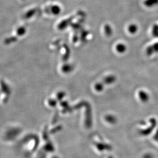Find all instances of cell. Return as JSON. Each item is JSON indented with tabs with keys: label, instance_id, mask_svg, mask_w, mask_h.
<instances>
[]
</instances>
